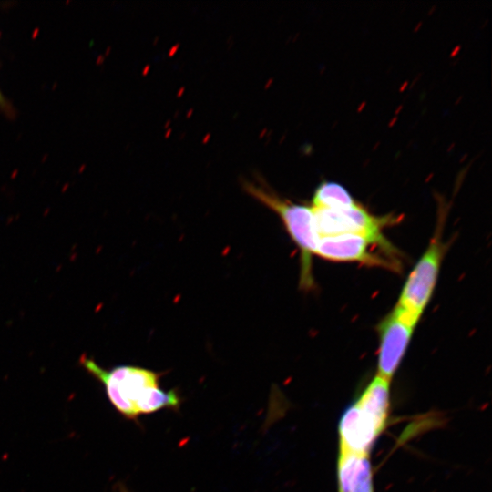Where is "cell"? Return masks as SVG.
Masks as SVG:
<instances>
[{
    "mask_svg": "<svg viewBox=\"0 0 492 492\" xmlns=\"http://www.w3.org/2000/svg\"><path fill=\"white\" fill-rule=\"evenodd\" d=\"M441 226H438L426 250L407 276L396 303L417 323L432 298L447 249L442 240Z\"/></svg>",
    "mask_w": 492,
    "mask_h": 492,
    "instance_id": "277c9868",
    "label": "cell"
},
{
    "mask_svg": "<svg viewBox=\"0 0 492 492\" xmlns=\"http://www.w3.org/2000/svg\"><path fill=\"white\" fill-rule=\"evenodd\" d=\"M80 364L103 384L110 403L128 419L135 420L140 415L179 406L178 394L160 389V374L154 371L132 365L106 370L86 356L81 357Z\"/></svg>",
    "mask_w": 492,
    "mask_h": 492,
    "instance_id": "6da1fadb",
    "label": "cell"
},
{
    "mask_svg": "<svg viewBox=\"0 0 492 492\" xmlns=\"http://www.w3.org/2000/svg\"><path fill=\"white\" fill-rule=\"evenodd\" d=\"M121 492H128L125 488H121Z\"/></svg>",
    "mask_w": 492,
    "mask_h": 492,
    "instance_id": "8fae6325",
    "label": "cell"
},
{
    "mask_svg": "<svg viewBox=\"0 0 492 492\" xmlns=\"http://www.w3.org/2000/svg\"><path fill=\"white\" fill-rule=\"evenodd\" d=\"M390 381L376 375L339 425L340 451L368 455L383 431L389 409Z\"/></svg>",
    "mask_w": 492,
    "mask_h": 492,
    "instance_id": "7a4b0ae2",
    "label": "cell"
},
{
    "mask_svg": "<svg viewBox=\"0 0 492 492\" xmlns=\"http://www.w3.org/2000/svg\"><path fill=\"white\" fill-rule=\"evenodd\" d=\"M3 102H4V98H3L2 94L0 92V104H3Z\"/></svg>",
    "mask_w": 492,
    "mask_h": 492,
    "instance_id": "30bf717a",
    "label": "cell"
},
{
    "mask_svg": "<svg viewBox=\"0 0 492 492\" xmlns=\"http://www.w3.org/2000/svg\"><path fill=\"white\" fill-rule=\"evenodd\" d=\"M372 246H379L387 256L394 259L396 250L391 244L356 233H343L319 238L315 255L335 262H359L367 266L398 269V262L374 253Z\"/></svg>",
    "mask_w": 492,
    "mask_h": 492,
    "instance_id": "5b68a950",
    "label": "cell"
},
{
    "mask_svg": "<svg viewBox=\"0 0 492 492\" xmlns=\"http://www.w3.org/2000/svg\"><path fill=\"white\" fill-rule=\"evenodd\" d=\"M418 323L396 305L377 326V375L390 381L396 372Z\"/></svg>",
    "mask_w": 492,
    "mask_h": 492,
    "instance_id": "52a82bcc",
    "label": "cell"
},
{
    "mask_svg": "<svg viewBox=\"0 0 492 492\" xmlns=\"http://www.w3.org/2000/svg\"><path fill=\"white\" fill-rule=\"evenodd\" d=\"M349 492H373L372 470L368 455L360 456Z\"/></svg>",
    "mask_w": 492,
    "mask_h": 492,
    "instance_id": "9c48e42d",
    "label": "cell"
},
{
    "mask_svg": "<svg viewBox=\"0 0 492 492\" xmlns=\"http://www.w3.org/2000/svg\"><path fill=\"white\" fill-rule=\"evenodd\" d=\"M357 203L348 190L340 183L323 181L313 192L311 206L316 209L344 210Z\"/></svg>",
    "mask_w": 492,
    "mask_h": 492,
    "instance_id": "ba28073f",
    "label": "cell"
},
{
    "mask_svg": "<svg viewBox=\"0 0 492 492\" xmlns=\"http://www.w3.org/2000/svg\"><path fill=\"white\" fill-rule=\"evenodd\" d=\"M313 211L315 228L320 237L356 233L371 237L384 244L390 243L384 236V228L396 220V218L391 215L375 216L359 202L344 210L313 208Z\"/></svg>",
    "mask_w": 492,
    "mask_h": 492,
    "instance_id": "8992f818",
    "label": "cell"
},
{
    "mask_svg": "<svg viewBox=\"0 0 492 492\" xmlns=\"http://www.w3.org/2000/svg\"><path fill=\"white\" fill-rule=\"evenodd\" d=\"M244 189L281 218L288 234L301 252L300 286L304 290L311 289L314 284L312 260L315 255L320 238L315 228L313 208L292 202L264 186L246 182Z\"/></svg>",
    "mask_w": 492,
    "mask_h": 492,
    "instance_id": "3957f363",
    "label": "cell"
}]
</instances>
